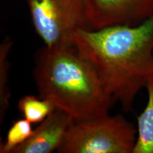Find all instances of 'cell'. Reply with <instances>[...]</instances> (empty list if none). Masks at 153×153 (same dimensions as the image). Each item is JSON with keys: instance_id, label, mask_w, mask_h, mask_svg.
<instances>
[{"instance_id": "obj_10", "label": "cell", "mask_w": 153, "mask_h": 153, "mask_svg": "<svg viewBox=\"0 0 153 153\" xmlns=\"http://www.w3.org/2000/svg\"><path fill=\"white\" fill-rule=\"evenodd\" d=\"M31 123L26 118L15 120L7 133L5 142L0 144V152L12 153L13 150L26 142L33 133Z\"/></svg>"}, {"instance_id": "obj_1", "label": "cell", "mask_w": 153, "mask_h": 153, "mask_svg": "<svg viewBox=\"0 0 153 153\" xmlns=\"http://www.w3.org/2000/svg\"><path fill=\"white\" fill-rule=\"evenodd\" d=\"M72 49L94 68L114 103L128 111L153 79V15L135 26L80 29Z\"/></svg>"}, {"instance_id": "obj_3", "label": "cell", "mask_w": 153, "mask_h": 153, "mask_svg": "<svg viewBox=\"0 0 153 153\" xmlns=\"http://www.w3.org/2000/svg\"><path fill=\"white\" fill-rule=\"evenodd\" d=\"M137 131L121 115L77 120L70 128L59 153H133Z\"/></svg>"}, {"instance_id": "obj_2", "label": "cell", "mask_w": 153, "mask_h": 153, "mask_svg": "<svg viewBox=\"0 0 153 153\" xmlns=\"http://www.w3.org/2000/svg\"><path fill=\"white\" fill-rule=\"evenodd\" d=\"M33 78L39 97L75 121L108 114L114 104L98 74L73 49L45 47L35 55Z\"/></svg>"}, {"instance_id": "obj_8", "label": "cell", "mask_w": 153, "mask_h": 153, "mask_svg": "<svg viewBox=\"0 0 153 153\" xmlns=\"http://www.w3.org/2000/svg\"><path fill=\"white\" fill-rule=\"evenodd\" d=\"M18 108L23 117L31 123H40L54 111L56 107L46 99L33 95H26L19 99Z\"/></svg>"}, {"instance_id": "obj_5", "label": "cell", "mask_w": 153, "mask_h": 153, "mask_svg": "<svg viewBox=\"0 0 153 153\" xmlns=\"http://www.w3.org/2000/svg\"><path fill=\"white\" fill-rule=\"evenodd\" d=\"M91 29L135 26L153 15V0H85Z\"/></svg>"}, {"instance_id": "obj_9", "label": "cell", "mask_w": 153, "mask_h": 153, "mask_svg": "<svg viewBox=\"0 0 153 153\" xmlns=\"http://www.w3.org/2000/svg\"><path fill=\"white\" fill-rule=\"evenodd\" d=\"M12 46V42L6 38L0 45V125L4 122L9 106L11 94L9 92V55Z\"/></svg>"}, {"instance_id": "obj_6", "label": "cell", "mask_w": 153, "mask_h": 153, "mask_svg": "<svg viewBox=\"0 0 153 153\" xmlns=\"http://www.w3.org/2000/svg\"><path fill=\"white\" fill-rule=\"evenodd\" d=\"M74 122L70 114L56 108L40 123L31 136L15 148L12 153H51L57 151Z\"/></svg>"}, {"instance_id": "obj_7", "label": "cell", "mask_w": 153, "mask_h": 153, "mask_svg": "<svg viewBox=\"0 0 153 153\" xmlns=\"http://www.w3.org/2000/svg\"><path fill=\"white\" fill-rule=\"evenodd\" d=\"M148 104L137 116V140L133 153H153V79L147 84Z\"/></svg>"}, {"instance_id": "obj_4", "label": "cell", "mask_w": 153, "mask_h": 153, "mask_svg": "<svg viewBox=\"0 0 153 153\" xmlns=\"http://www.w3.org/2000/svg\"><path fill=\"white\" fill-rule=\"evenodd\" d=\"M36 32L50 48L72 49L74 34L91 29L85 0H26Z\"/></svg>"}]
</instances>
